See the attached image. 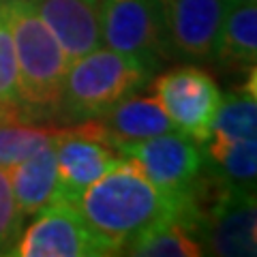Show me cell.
<instances>
[{"label": "cell", "instance_id": "obj_15", "mask_svg": "<svg viewBox=\"0 0 257 257\" xmlns=\"http://www.w3.org/2000/svg\"><path fill=\"white\" fill-rule=\"evenodd\" d=\"M248 138H257L255 69L248 73V82L240 90L221 99L210 126L212 142H238Z\"/></svg>", "mask_w": 257, "mask_h": 257}, {"label": "cell", "instance_id": "obj_12", "mask_svg": "<svg viewBox=\"0 0 257 257\" xmlns=\"http://www.w3.org/2000/svg\"><path fill=\"white\" fill-rule=\"evenodd\" d=\"M11 187L24 216H35L45 206L58 202V170H56L54 140L35 155L9 167Z\"/></svg>", "mask_w": 257, "mask_h": 257}, {"label": "cell", "instance_id": "obj_17", "mask_svg": "<svg viewBox=\"0 0 257 257\" xmlns=\"http://www.w3.org/2000/svg\"><path fill=\"white\" fill-rule=\"evenodd\" d=\"M58 128L26 124L24 120L0 124V167H11L47 146Z\"/></svg>", "mask_w": 257, "mask_h": 257}, {"label": "cell", "instance_id": "obj_8", "mask_svg": "<svg viewBox=\"0 0 257 257\" xmlns=\"http://www.w3.org/2000/svg\"><path fill=\"white\" fill-rule=\"evenodd\" d=\"M120 155L131 157L157 189L174 197L187 193L204 165L199 144L180 131L126 144L120 148Z\"/></svg>", "mask_w": 257, "mask_h": 257}, {"label": "cell", "instance_id": "obj_1", "mask_svg": "<svg viewBox=\"0 0 257 257\" xmlns=\"http://www.w3.org/2000/svg\"><path fill=\"white\" fill-rule=\"evenodd\" d=\"M182 197L167 195L152 184L131 157L92 182L77 197L75 208L109 255H120L131 240L165 219L180 216Z\"/></svg>", "mask_w": 257, "mask_h": 257}, {"label": "cell", "instance_id": "obj_14", "mask_svg": "<svg viewBox=\"0 0 257 257\" xmlns=\"http://www.w3.org/2000/svg\"><path fill=\"white\" fill-rule=\"evenodd\" d=\"M122 253L138 257H197L206 251L189 225L180 216H172L144 229L122 248Z\"/></svg>", "mask_w": 257, "mask_h": 257}, {"label": "cell", "instance_id": "obj_2", "mask_svg": "<svg viewBox=\"0 0 257 257\" xmlns=\"http://www.w3.org/2000/svg\"><path fill=\"white\" fill-rule=\"evenodd\" d=\"M18 58L20 101L30 109H58L69 60L30 0H3Z\"/></svg>", "mask_w": 257, "mask_h": 257}, {"label": "cell", "instance_id": "obj_19", "mask_svg": "<svg viewBox=\"0 0 257 257\" xmlns=\"http://www.w3.org/2000/svg\"><path fill=\"white\" fill-rule=\"evenodd\" d=\"M0 103L22 105L18 88V58H15L13 35L5 15L3 0H0Z\"/></svg>", "mask_w": 257, "mask_h": 257}, {"label": "cell", "instance_id": "obj_20", "mask_svg": "<svg viewBox=\"0 0 257 257\" xmlns=\"http://www.w3.org/2000/svg\"><path fill=\"white\" fill-rule=\"evenodd\" d=\"M24 116H26V107L0 103V124L3 122H13V120H24Z\"/></svg>", "mask_w": 257, "mask_h": 257}, {"label": "cell", "instance_id": "obj_13", "mask_svg": "<svg viewBox=\"0 0 257 257\" xmlns=\"http://www.w3.org/2000/svg\"><path fill=\"white\" fill-rule=\"evenodd\" d=\"M216 60L229 69H255L257 62V5H229L223 15L214 52Z\"/></svg>", "mask_w": 257, "mask_h": 257}, {"label": "cell", "instance_id": "obj_11", "mask_svg": "<svg viewBox=\"0 0 257 257\" xmlns=\"http://www.w3.org/2000/svg\"><path fill=\"white\" fill-rule=\"evenodd\" d=\"M103 140L114 150L120 152L126 144H135L161 133L178 131L163 111V107L152 96H135L128 94L118 101L107 114L99 120Z\"/></svg>", "mask_w": 257, "mask_h": 257}, {"label": "cell", "instance_id": "obj_3", "mask_svg": "<svg viewBox=\"0 0 257 257\" xmlns=\"http://www.w3.org/2000/svg\"><path fill=\"white\" fill-rule=\"evenodd\" d=\"M148 77V71L133 58L109 47H96L69 64L60 107L75 120L103 116L142 88Z\"/></svg>", "mask_w": 257, "mask_h": 257}, {"label": "cell", "instance_id": "obj_10", "mask_svg": "<svg viewBox=\"0 0 257 257\" xmlns=\"http://www.w3.org/2000/svg\"><path fill=\"white\" fill-rule=\"evenodd\" d=\"M69 64L101 47L99 0H30Z\"/></svg>", "mask_w": 257, "mask_h": 257}, {"label": "cell", "instance_id": "obj_16", "mask_svg": "<svg viewBox=\"0 0 257 257\" xmlns=\"http://www.w3.org/2000/svg\"><path fill=\"white\" fill-rule=\"evenodd\" d=\"M208 157L221 170V178L255 187L257 174V138L238 140V142H212L208 140Z\"/></svg>", "mask_w": 257, "mask_h": 257}, {"label": "cell", "instance_id": "obj_7", "mask_svg": "<svg viewBox=\"0 0 257 257\" xmlns=\"http://www.w3.org/2000/svg\"><path fill=\"white\" fill-rule=\"evenodd\" d=\"M11 255L20 257H101L109 255L77 212L75 204L58 199L35 214Z\"/></svg>", "mask_w": 257, "mask_h": 257}, {"label": "cell", "instance_id": "obj_4", "mask_svg": "<svg viewBox=\"0 0 257 257\" xmlns=\"http://www.w3.org/2000/svg\"><path fill=\"white\" fill-rule=\"evenodd\" d=\"M99 18L103 43L142 64L148 75L174 54L159 0H99Z\"/></svg>", "mask_w": 257, "mask_h": 257}, {"label": "cell", "instance_id": "obj_6", "mask_svg": "<svg viewBox=\"0 0 257 257\" xmlns=\"http://www.w3.org/2000/svg\"><path fill=\"white\" fill-rule=\"evenodd\" d=\"M54 155L58 170V199L71 204H75L77 197L122 157L103 140L99 120L92 118L84 124L58 128L54 135Z\"/></svg>", "mask_w": 257, "mask_h": 257}, {"label": "cell", "instance_id": "obj_9", "mask_svg": "<svg viewBox=\"0 0 257 257\" xmlns=\"http://www.w3.org/2000/svg\"><path fill=\"white\" fill-rule=\"evenodd\" d=\"M159 7L172 50L193 60L210 58L227 0H159Z\"/></svg>", "mask_w": 257, "mask_h": 257}, {"label": "cell", "instance_id": "obj_18", "mask_svg": "<svg viewBox=\"0 0 257 257\" xmlns=\"http://www.w3.org/2000/svg\"><path fill=\"white\" fill-rule=\"evenodd\" d=\"M24 219L13 195L9 167H0V255H11L24 231Z\"/></svg>", "mask_w": 257, "mask_h": 257}, {"label": "cell", "instance_id": "obj_5", "mask_svg": "<svg viewBox=\"0 0 257 257\" xmlns=\"http://www.w3.org/2000/svg\"><path fill=\"white\" fill-rule=\"evenodd\" d=\"M150 92L180 133L197 144L210 140V126L223 94L206 69L195 64L174 67L157 75Z\"/></svg>", "mask_w": 257, "mask_h": 257}, {"label": "cell", "instance_id": "obj_21", "mask_svg": "<svg viewBox=\"0 0 257 257\" xmlns=\"http://www.w3.org/2000/svg\"><path fill=\"white\" fill-rule=\"evenodd\" d=\"M229 5H236V3H255V0H227Z\"/></svg>", "mask_w": 257, "mask_h": 257}]
</instances>
